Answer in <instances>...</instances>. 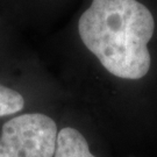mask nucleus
<instances>
[{
	"mask_svg": "<svg viewBox=\"0 0 157 157\" xmlns=\"http://www.w3.org/2000/svg\"><path fill=\"white\" fill-rule=\"evenodd\" d=\"M155 30L151 12L137 0H92L80 15L79 36L108 72L141 79L151 64L148 43Z\"/></svg>",
	"mask_w": 157,
	"mask_h": 157,
	"instance_id": "obj_1",
	"label": "nucleus"
},
{
	"mask_svg": "<svg viewBox=\"0 0 157 157\" xmlns=\"http://www.w3.org/2000/svg\"><path fill=\"white\" fill-rule=\"evenodd\" d=\"M56 122L41 113H28L8 120L1 129L0 157H54Z\"/></svg>",
	"mask_w": 157,
	"mask_h": 157,
	"instance_id": "obj_2",
	"label": "nucleus"
},
{
	"mask_svg": "<svg viewBox=\"0 0 157 157\" xmlns=\"http://www.w3.org/2000/svg\"><path fill=\"white\" fill-rule=\"evenodd\" d=\"M54 157H95L89 149L85 137L77 129L67 127L57 135Z\"/></svg>",
	"mask_w": 157,
	"mask_h": 157,
	"instance_id": "obj_3",
	"label": "nucleus"
},
{
	"mask_svg": "<svg viewBox=\"0 0 157 157\" xmlns=\"http://www.w3.org/2000/svg\"><path fill=\"white\" fill-rule=\"evenodd\" d=\"M25 107V99L17 91L0 84V118L20 112Z\"/></svg>",
	"mask_w": 157,
	"mask_h": 157,
	"instance_id": "obj_4",
	"label": "nucleus"
}]
</instances>
